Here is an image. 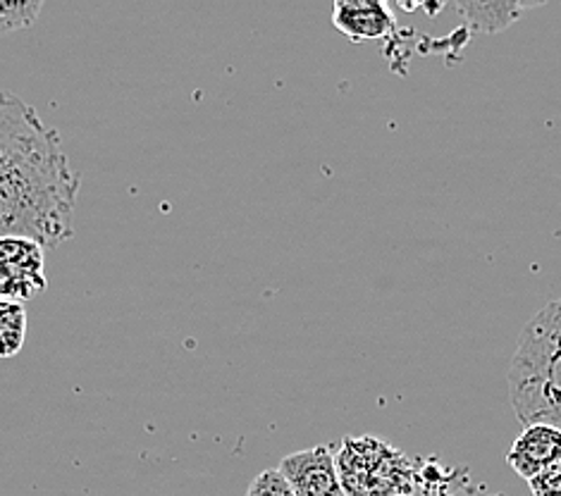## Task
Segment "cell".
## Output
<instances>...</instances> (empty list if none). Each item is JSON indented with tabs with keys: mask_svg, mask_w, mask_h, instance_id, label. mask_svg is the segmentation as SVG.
Segmentation results:
<instances>
[{
	"mask_svg": "<svg viewBox=\"0 0 561 496\" xmlns=\"http://www.w3.org/2000/svg\"><path fill=\"white\" fill-rule=\"evenodd\" d=\"M82 177L68 155L53 149L32 158L0 180V237H24L44 249L75 234Z\"/></svg>",
	"mask_w": 561,
	"mask_h": 496,
	"instance_id": "obj_1",
	"label": "cell"
},
{
	"mask_svg": "<svg viewBox=\"0 0 561 496\" xmlns=\"http://www.w3.org/2000/svg\"><path fill=\"white\" fill-rule=\"evenodd\" d=\"M506 382L520 425L542 423L561 430V299L526 323Z\"/></svg>",
	"mask_w": 561,
	"mask_h": 496,
	"instance_id": "obj_2",
	"label": "cell"
},
{
	"mask_svg": "<svg viewBox=\"0 0 561 496\" xmlns=\"http://www.w3.org/2000/svg\"><path fill=\"white\" fill-rule=\"evenodd\" d=\"M423 459H411L380 437H344L335 453L346 496H416Z\"/></svg>",
	"mask_w": 561,
	"mask_h": 496,
	"instance_id": "obj_3",
	"label": "cell"
},
{
	"mask_svg": "<svg viewBox=\"0 0 561 496\" xmlns=\"http://www.w3.org/2000/svg\"><path fill=\"white\" fill-rule=\"evenodd\" d=\"M60 149V134L15 93L0 91V180L32 158Z\"/></svg>",
	"mask_w": 561,
	"mask_h": 496,
	"instance_id": "obj_4",
	"label": "cell"
},
{
	"mask_svg": "<svg viewBox=\"0 0 561 496\" xmlns=\"http://www.w3.org/2000/svg\"><path fill=\"white\" fill-rule=\"evenodd\" d=\"M46 289V249L24 237H0V299L22 303Z\"/></svg>",
	"mask_w": 561,
	"mask_h": 496,
	"instance_id": "obj_5",
	"label": "cell"
},
{
	"mask_svg": "<svg viewBox=\"0 0 561 496\" xmlns=\"http://www.w3.org/2000/svg\"><path fill=\"white\" fill-rule=\"evenodd\" d=\"M277 471L297 496H346L337 475L335 453L325 445L285 455Z\"/></svg>",
	"mask_w": 561,
	"mask_h": 496,
	"instance_id": "obj_6",
	"label": "cell"
},
{
	"mask_svg": "<svg viewBox=\"0 0 561 496\" xmlns=\"http://www.w3.org/2000/svg\"><path fill=\"white\" fill-rule=\"evenodd\" d=\"M561 461V430L552 425H528L524 427L514 441V447L506 453V463L512 471L524 477L533 480L547 468Z\"/></svg>",
	"mask_w": 561,
	"mask_h": 496,
	"instance_id": "obj_7",
	"label": "cell"
},
{
	"mask_svg": "<svg viewBox=\"0 0 561 496\" xmlns=\"http://www.w3.org/2000/svg\"><path fill=\"white\" fill-rule=\"evenodd\" d=\"M332 24L350 42H378L394 32V15L380 0H337L332 5Z\"/></svg>",
	"mask_w": 561,
	"mask_h": 496,
	"instance_id": "obj_8",
	"label": "cell"
},
{
	"mask_svg": "<svg viewBox=\"0 0 561 496\" xmlns=\"http://www.w3.org/2000/svg\"><path fill=\"white\" fill-rule=\"evenodd\" d=\"M533 5L520 3H463L459 5V12L473 30L494 34L506 30V26L518 20L520 12H526Z\"/></svg>",
	"mask_w": 561,
	"mask_h": 496,
	"instance_id": "obj_9",
	"label": "cell"
},
{
	"mask_svg": "<svg viewBox=\"0 0 561 496\" xmlns=\"http://www.w3.org/2000/svg\"><path fill=\"white\" fill-rule=\"evenodd\" d=\"M26 339V308L20 301L0 299V358L18 356Z\"/></svg>",
	"mask_w": 561,
	"mask_h": 496,
	"instance_id": "obj_10",
	"label": "cell"
},
{
	"mask_svg": "<svg viewBox=\"0 0 561 496\" xmlns=\"http://www.w3.org/2000/svg\"><path fill=\"white\" fill-rule=\"evenodd\" d=\"M42 10V0H15V3L0 0V34L26 30V26H32L38 20Z\"/></svg>",
	"mask_w": 561,
	"mask_h": 496,
	"instance_id": "obj_11",
	"label": "cell"
},
{
	"mask_svg": "<svg viewBox=\"0 0 561 496\" xmlns=\"http://www.w3.org/2000/svg\"><path fill=\"white\" fill-rule=\"evenodd\" d=\"M247 496H297L289 487V482L283 477L277 468H268V471L259 473L249 485Z\"/></svg>",
	"mask_w": 561,
	"mask_h": 496,
	"instance_id": "obj_12",
	"label": "cell"
},
{
	"mask_svg": "<svg viewBox=\"0 0 561 496\" xmlns=\"http://www.w3.org/2000/svg\"><path fill=\"white\" fill-rule=\"evenodd\" d=\"M533 496H561V461L528 480Z\"/></svg>",
	"mask_w": 561,
	"mask_h": 496,
	"instance_id": "obj_13",
	"label": "cell"
},
{
	"mask_svg": "<svg viewBox=\"0 0 561 496\" xmlns=\"http://www.w3.org/2000/svg\"><path fill=\"white\" fill-rule=\"evenodd\" d=\"M490 496H506V494H490Z\"/></svg>",
	"mask_w": 561,
	"mask_h": 496,
	"instance_id": "obj_14",
	"label": "cell"
}]
</instances>
